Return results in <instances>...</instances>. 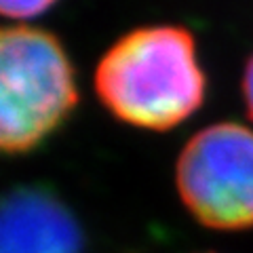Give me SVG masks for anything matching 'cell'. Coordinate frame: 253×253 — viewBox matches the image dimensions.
I'll list each match as a JSON object with an SVG mask.
<instances>
[{"instance_id": "obj_1", "label": "cell", "mask_w": 253, "mask_h": 253, "mask_svg": "<svg viewBox=\"0 0 253 253\" xmlns=\"http://www.w3.org/2000/svg\"><path fill=\"white\" fill-rule=\"evenodd\" d=\"M95 91L121 121L165 131L186 121L205 99V74L194 38L179 26L129 32L95 70Z\"/></svg>"}, {"instance_id": "obj_2", "label": "cell", "mask_w": 253, "mask_h": 253, "mask_svg": "<svg viewBox=\"0 0 253 253\" xmlns=\"http://www.w3.org/2000/svg\"><path fill=\"white\" fill-rule=\"evenodd\" d=\"M74 70L53 34L0 28V152L36 148L76 106Z\"/></svg>"}, {"instance_id": "obj_3", "label": "cell", "mask_w": 253, "mask_h": 253, "mask_svg": "<svg viewBox=\"0 0 253 253\" xmlns=\"http://www.w3.org/2000/svg\"><path fill=\"white\" fill-rule=\"evenodd\" d=\"M181 203L215 230L253 228V131L217 123L184 146L175 169Z\"/></svg>"}, {"instance_id": "obj_4", "label": "cell", "mask_w": 253, "mask_h": 253, "mask_svg": "<svg viewBox=\"0 0 253 253\" xmlns=\"http://www.w3.org/2000/svg\"><path fill=\"white\" fill-rule=\"evenodd\" d=\"M84 234L46 188H13L0 196V253H83Z\"/></svg>"}, {"instance_id": "obj_5", "label": "cell", "mask_w": 253, "mask_h": 253, "mask_svg": "<svg viewBox=\"0 0 253 253\" xmlns=\"http://www.w3.org/2000/svg\"><path fill=\"white\" fill-rule=\"evenodd\" d=\"M57 0H0V15L11 19H30L42 15Z\"/></svg>"}, {"instance_id": "obj_6", "label": "cell", "mask_w": 253, "mask_h": 253, "mask_svg": "<svg viewBox=\"0 0 253 253\" xmlns=\"http://www.w3.org/2000/svg\"><path fill=\"white\" fill-rule=\"evenodd\" d=\"M243 93H245V106H247V112L253 118V55L245 68V76H243Z\"/></svg>"}]
</instances>
